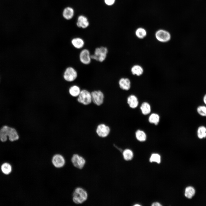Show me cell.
Returning <instances> with one entry per match:
<instances>
[{
  "instance_id": "obj_1",
  "label": "cell",
  "mask_w": 206,
  "mask_h": 206,
  "mask_svg": "<svg viewBox=\"0 0 206 206\" xmlns=\"http://www.w3.org/2000/svg\"><path fill=\"white\" fill-rule=\"evenodd\" d=\"M19 138L17 130L13 127L5 125L0 128V141L2 142H5L8 140L11 142H14Z\"/></svg>"
},
{
  "instance_id": "obj_2",
  "label": "cell",
  "mask_w": 206,
  "mask_h": 206,
  "mask_svg": "<svg viewBox=\"0 0 206 206\" xmlns=\"http://www.w3.org/2000/svg\"><path fill=\"white\" fill-rule=\"evenodd\" d=\"M108 52V48L104 46H101L96 48L94 53L91 55L92 60L100 62L104 61L107 57Z\"/></svg>"
},
{
  "instance_id": "obj_3",
  "label": "cell",
  "mask_w": 206,
  "mask_h": 206,
  "mask_svg": "<svg viewBox=\"0 0 206 206\" xmlns=\"http://www.w3.org/2000/svg\"><path fill=\"white\" fill-rule=\"evenodd\" d=\"M88 197L87 191L82 187H78L74 191L72 200L75 204H82L87 200Z\"/></svg>"
},
{
  "instance_id": "obj_4",
  "label": "cell",
  "mask_w": 206,
  "mask_h": 206,
  "mask_svg": "<svg viewBox=\"0 0 206 206\" xmlns=\"http://www.w3.org/2000/svg\"><path fill=\"white\" fill-rule=\"evenodd\" d=\"M77 100L79 103L83 105L90 104L92 102L91 92L86 89L82 90L77 97Z\"/></svg>"
},
{
  "instance_id": "obj_5",
  "label": "cell",
  "mask_w": 206,
  "mask_h": 206,
  "mask_svg": "<svg viewBox=\"0 0 206 206\" xmlns=\"http://www.w3.org/2000/svg\"><path fill=\"white\" fill-rule=\"evenodd\" d=\"M78 77V73L76 70L72 66H69L65 70L63 74V78L66 81L72 82L74 81Z\"/></svg>"
},
{
  "instance_id": "obj_6",
  "label": "cell",
  "mask_w": 206,
  "mask_h": 206,
  "mask_svg": "<svg viewBox=\"0 0 206 206\" xmlns=\"http://www.w3.org/2000/svg\"><path fill=\"white\" fill-rule=\"evenodd\" d=\"M92 102L96 105L100 106L103 103L104 95L101 90H94L91 92Z\"/></svg>"
},
{
  "instance_id": "obj_7",
  "label": "cell",
  "mask_w": 206,
  "mask_h": 206,
  "mask_svg": "<svg viewBox=\"0 0 206 206\" xmlns=\"http://www.w3.org/2000/svg\"><path fill=\"white\" fill-rule=\"evenodd\" d=\"M90 51L87 49H82L80 52L79 60L80 62L84 65L90 64L92 60Z\"/></svg>"
},
{
  "instance_id": "obj_8",
  "label": "cell",
  "mask_w": 206,
  "mask_h": 206,
  "mask_svg": "<svg viewBox=\"0 0 206 206\" xmlns=\"http://www.w3.org/2000/svg\"><path fill=\"white\" fill-rule=\"evenodd\" d=\"M96 133L100 137L104 138L107 137L110 132V128L109 126L104 123L98 124L96 128Z\"/></svg>"
},
{
  "instance_id": "obj_9",
  "label": "cell",
  "mask_w": 206,
  "mask_h": 206,
  "mask_svg": "<svg viewBox=\"0 0 206 206\" xmlns=\"http://www.w3.org/2000/svg\"><path fill=\"white\" fill-rule=\"evenodd\" d=\"M155 36L158 41L163 43L167 42L171 39L170 33L167 31L163 29L157 30L156 32Z\"/></svg>"
},
{
  "instance_id": "obj_10",
  "label": "cell",
  "mask_w": 206,
  "mask_h": 206,
  "mask_svg": "<svg viewBox=\"0 0 206 206\" xmlns=\"http://www.w3.org/2000/svg\"><path fill=\"white\" fill-rule=\"evenodd\" d=\"M71 161L73 165L80 169L83 168L86 162L84 157L78 154H74L71 158Z\"/></svg>"
},
{
  "instance_id": "obj_11",
  "label": "cell",
  "mask_w": 206,
  "mask_h": 206,
  "mask_svg": "<svg viewBox=\"0 0 206 206\" xmlns=\"http://www.w3.org/2000/svg\"><path fill=\"white\" fill-rule=\"evenodd\" d=\"M52 161L53 165L57 168H60L63 167L65 163L64 157L60 154L54 155L52 158Z\"/></svg>"
},
{
  "instance_id": "obj_12",
  "label": "cell",
  "mask_w": 206,
  "mask_h": 206,
  "mask_svg": "<svg viewBox=\"0 0 206 206\" xmlns=\"http://www.w3.org/2000/svg\"><path fill=\"white\" fill-rule=\"evenodd\" d=\"M118 84L120 88L124 91L129 90L131 87V82L130 79L126 77L120 78L118 80Z\"/></svg>"
},
{
  "instance_id": "obj_13",
  "label": "cell",
  "mask_w": 206,
  "mask_h": 206,
  "mask_svg": "<svg viewBox=\"0 0 206 206\" xmlns=\"http://www.w3.org/2000/svg\"><path fill=\"white\" fill-rule=\"evenodd\" d=\"M71 43L74 47L78 49H83L85 44L84 40L79 37L73 38L71 41Z\"/></svg>"
},
{
  "instance_id": "obj_14",
  "label": "cell",
  "mask_w": 206,
  "mask_h": 206,
  "mask_svg": "<svg viewBox=\"0 0 206 206\" xmlns=\"http://www.w3.org/2000/svg\"><path fill=\"white\" fill-rule=\"evenodd\" d=\"M127 102L129 106L132 109L136 108L138 104L137 97L133 94L130 95L128 96L127 98Z\"/></svg>"
},
{
  "instance_id": "obj_15",
  "label": "cell",
  "mask_w": 206,
  "mask_h": 206,
  "mask_svg": "<svg viewBox=\"0 0 206 206\" xmlns=\"http://www.w3.org/2000/svg\"><path fill=\"white\" fill-rule=\"evenodd\" d=\"M89 24L87 19L86 17L83 15H80L78 17L76 23L78 27L85 28L88 26Z\"/></svg>"
},
{
  "instance_id": "obj_16",
  "label": "cell",
  "mask_w": 206,
  "mask_h": 206,
  "mask_svg": "<svg viewBox=\"0 0 206 206\" xmlns=\"http://www.w3.org/2000/svg\"><path fill=\"white\" fill-rule=\"evenodd\" d=\"M74 10L72 7H67L63 10L62 15L64 18L67 20L71 19L74 15Z\"/></svg>"
},
{
  "instance_id": "obj_17",
  "label": "cell",
  "mask_w": 206,
  "mask_h": 206,
  "mask_svg": "<svg viewBox=\"0 0 206 206\" xmlns=\"http://www.w3.org/2000/svg\"><path fill=\"white\" fill-rule=\"evenodd\" d=\"M81 90L79 86L74 85L71 86L70 88L69 89V92L72 96L77 97L79 95Z\"/></svg>"
},
{
  "instance_id": "obj_18",
  "label": "cell",
  "mask_w": 206,
  "mask_h": 206,
  "mask_svg": "<svg viewBox=\"0 0 206 206\" xmlns=\"http://www.w3.org/2000/svg\"><path fill=\"white\" fill-rule=\"evenodd\" d=\"M130 71L132 75L140 76L142 74L144 70L141 66L138 65H135L131 67Z\"/></svg>"
},
{
  "instance_id": "obj_19",
  "label": "cell",
  "mask_w": 206,
  "mask_h": 206,
  "mask_svg": "<svg viewBox=\"0 0 206 206\" xmlns=\"http://www.w3.org/2000/svg\"><path fill=\"white\" fill-rule=\"evenodd\" d=\"M195 191L193 187L189 186L187 187L185 190V195L189 199H191L195 195Z\"/></svg>"
},
{
  "instance_id": "obj_20",
  "label": "cell",
  "mask_w": 206,
  "mask_h": 206,
  "mask_svg": "<svg viewBox=\"0 0 206 206\" xmlns=\"http://www.w3.org/2000/svg\"><path fill=\"white\" fill-rule=\"evenodd\" d=\"M122 156L124 159L126 161H130L132 159L133 157V153L130 149L126 148L122 152Z\"/></svg>"
},
{
  "instance_id": "obj_21",
  "label": "cell",
  "mask_w": 206,
  "mask_h": 206,
  "mask_svg": "<svg viewBox=\"0 0 206 206\" xmlns=\"http://www.w3.org/2000/svg\"><path fill=\"white\" fill-rule=\"evenodd\" d=\"M140 109L144 115H146L149 114L151 111V107L150 104L147 102H144L141 104Z\"/></svg>"
},
{
  "instance_id": "obj_22",
  "label": "cell",
  "mask_w": 206,
  "mask_h": 206,
  "mask_svg": "<svg viewBox=\"0 0 206 206\" xmlns=\"http://www.w3.org/2000/svg\"><path fill=\"white\" fill-rule=\"evenodd\" d=\"M135 136L137 139L140 142L145 141L146 138V134L145 132L140 130H138L136 131Z\"/></svg>"
},
{
  "instance_id": "obj_23",
  "label": "cell",
  "mask_w": 206,
  "mask_h": 206,
  "mask_svg": "<svg viewBox=\"0 0 206 206\" xmlns=\"http://www.w3.org/2000/svg\"><path fill=\"white\" fill-rule=\"evenodd\" d=\"M135 35L138 38L142 39L145 37L147 35L146 30L142 27L137 28L135 32Z\"/></svg>"
},
{
  "instance_id": "obj_24",
  "label": "cell",
  "mask_w": 206,
  "mask_h": 206,
  "mask_svg": "<svg viewBox=\"0 0 206 206\" xmlns=\"http://www.w3.org/2000/svg\"><path fill=\"white\" fill-rule=\"evenodd\" d=\"M197 136L200 139L206 138V127L204 126L199 127L197 130Z\"/></svg>"
},
{
  "instance_id": "obj_25",
  "label": "cell",
  "mask_w": 206,
  "mask_h": 206,
  "mask_svg": "<svg viewBox=\"0 0 206 206\" xmlns=\"http://www.w3.org/2000/svg\"><path fill=\"white\" fill-rule=\"evenodd\" d=\"M159 120L160 117L159 115L154 113L152 114L148 118L149 122L150 123L154 124L155 125L158 124Z\"/></svg>"
},
{
  "instance_id": "obj_26",
  "label": "cell",
  "mask_w": 206,
  "mask_h": 206,
  "mask_svg": "<svg viewBox=\"0 0 206 206\" xmlns=\"http://www.w3.org/2000/svg\"><path fill=\"white\" fill-rule=\"evenodd\" d=\"M1 170L3 173L7 175L11 172L12 168L11 165L9 164L5 163L2 165Z\"/></svg>"
},
{
  "instance_id": "obj_27",
  "label": "cell",
  "mask_w": 206,
  "mask_h": 206,
  "mask_svg": "<svg viewBox=\"0 0 206 206\" xmlns=\"http://www.w3.org/2000/svg\"><path fill=\"white\" fill-rule=\"evenodd\" d=\"M149 161L150 162H156L159 163L161 161V156L158 154L153 153L151 155Z\"/></svg>"
},
{
  "instance_id": "obj_28",
  "label": "cell",
  "mask_w": 206,
  "mask_h": 206,
  "mask_svg": "<svg viewBox=\"0 0 206 206\" xmlns=\"http://www.w3.org/2000/svg\"><path fill=\"white\" fill-rule=\"evenodd\" d=\"M198 113L203 116H206V106H200L197 108Z\"/></svg>"
},
{
  "instance_id": "obj_29",
  "label": "cell",
  "mask_w": 206,
  "mask_h": 206,
  "mask_svg": "<svg viewBox=\"0 0 206 206\" xmlns=\"http://www.w3.org/2000/svg\"><path fill=\"white\" fill-rule=\"evenodd\" d=\"M115 0H104L105 3L108 5H111L114 3Z\"/></svg>"
},
{
  "instance_id": "obj_30",
  "label": "cell",
  "mask_w": 206,
  "mask_h": 206,
  "mask_svg": "<svg viewBox=\"0 0 206 206\" xmlns=\"http://www.w3.org/2000/svg\"><path fill=\"white\" fill-rule=\"evenodd\" d=\"M152 206H161L162 205L159 203L158 202H155L152 203Z\"/></svg>"
},
{
  "instance_id": "obj_31",
  "label": "cell",
  "mask_w": 206,
  "mask_h": 206,
  "mask_svg": "<svg viewBox=\"0 0 206 206\" xmlns=\"http://www.w3.org/2000/svg\"><path fill=\"white\" fill-rule=\"evenodd\" d=\"M203 101L204 104L206 105V94L203 96Z\"/></svg>"
},
{
  "instance_id": "obj_32",
  "label": "cell",
  "mask_w": 206,
  "mask_h": 206,
  "mask_svg": "<svg viewBox=\"0 0 206 206\" xmlns=\"http://www.w3.org/2000/svg\"><path fill=\"white\" fill-rule=\"evenodd\" d=\"M134 206H140V205H139V204H136V205H134Z\"/></svg>"
}]
</instances>
